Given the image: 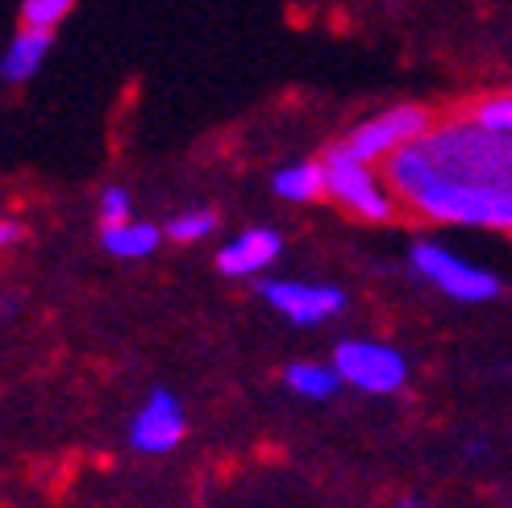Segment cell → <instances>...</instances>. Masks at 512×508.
<instances>
[{
	"label": "cell",
	"instance_id": "obj_12",
	"mask_svg": "<svg viewBox=\"0 0 512 508\" xmlns=\"http://www.w3.org/2000/svg\"><path fill=\"white\" fill-rule=\"evenodd\" d=\"M159 230L146 221H130V225H117V230H105V250L117 254V259H142V254H155L159 246Z\"/></svg>",
	"mask_w": 512,
	"mask_h": 508
},
{
	"label": "cell",
	"instance_id": "obj_6",
	"mask_svg": "<svg viewBox=\"0 0 512 508\" xmlns=\"http://www.w3.org/2000/svg\"><path fill=\"white\" fill-rule=\"evenodd\" d=\"M184 434H188L184 404H179V396L167 388L150 392L130 421V446L138 454H171L179 442H184Z\"/></svg>",
	"mask_w": 512,
	"mask_h": 508
},
{
	"label": "cell",
	"instance_id": "obj_15",
	"mask_svg": "<svg viewBox=\"0 0 512 508\" xmlns=\"http://www.w3.org/2000/svg\"><path fill=\"white\" fill-rule=\"evenodd\" d=\"M217 230V213H204V209H192V213H179L171 225H167V234L175 242H196L204 234H213Z\"/></svg>",
	"mask_w": 512,
	"mask_h": 508
},
{
	"label": "cell",
	"instance_id": "obj_3",
	"mask_svg": "<svg viewBox=\"0 0 512 508\" xmlns=\"http://www.w3.org/2000/svg\"><path fill=\"white\" fill-rule=\"evenodd\" d=\"M321 167H325V196H334L338 205H346L350 213L367 217V221H388L392 217V209H396L392 196L367 163L350 159L342 146H334V150H325Z\"/></svg>",
	"mask_w": 512,
	"mask_h": 508
},
{
	"label": "cell",
	"instance_id": "obj_7",
	"mask_svg": "<svg viewBox=\"0 0 512 508\" xmlns=\"http://www.w3.org/2000/svg\"><path fill=\"white\" fill-rule=\"evenodd\" d=\"M263 300L275 313H284L296 325H321L346 309V296L329 284H296V279H267Z\"/></svg>",
	"mask_w": 512,
	"mask_h": 508
},
{
	"label": "cell",
	"instance_id": "obj_5",
	"mask_svg": "<svg viewBox=\"0 0 512 508\" xmlns=\"http://www.w3.org/2000/svg\"><path fill=\"white\" fill-rule=\"evenodd\" d=\"M413 267L429 279L433 288H442L446 296L463 300V304H483V300H492L500 292V279L492 271L458 259V254L433 246V242H417L413 246Z\"/></svg>",
	"mask_w": 512,
	"mask_h": 508
},
{
	"label": "cell",
	"instance_id": "obj_16",
	"mask_svg": "<svg viewBox=\"0 0 512 508\" xmlns=\"http://www.w3.org/2000/svg\"><path fill=\"white\" fill-rule=\"evenodd\" d=\"M100 221H105V230L130 225V196L121 188H105V196H100Z\"/></svg>",
	"mask_w": 512,
	"mask_h": 508
},
{
	"label": "cell",
	"instance_id": "obj_18",
	"mask_svg": "<svg viewBox=\"0 0 512 508\" xmlns=\"http://www.w3.org/2000/svg\"><path fill=\"white\" fill-rule=\"evenodd\" d=\"M408 508H421V504H408Z\"/></svg>",
	"mask_w": 512,
	"mask_h": 508
},
{
	"label": "cell",
	"instance_id": "obj_13",
	"mask_svg": "<svg viewBox=\"0 0 512 508\" xmlns=\"http://www.w3.org/2000/svg\"><path fill=\"white\" fill-rule=\"evenodd\" d=\"M471 125H479V130H488V134H500V138H512V92L479 100L471 109Z\"/></svg>",
	"mask_w": 512,
	"mask_h": 508
},
{
	"label": "cell",
	"instance_id": "obj_2",
	"mask_svg": "<svg viewBox=\"0 0 512 508\" xmlns=\"http://www.w3.org/2000/svg\"><path fill=\"white\" fill-rule=\"evenodd\" d=\"M334 371H338L342 384L367 392V396H392L408 379V363L396 346L363 342V338H346L334 350Z\"/></svg>",
	"mask_w": 512,
	"mask_h": 508
},
{
	"label": "cell",
	"instance_id": "obj_17",
	"mask_svg": "<svg viewBox=\"0 0 512 508\" xmlns=\"http://www.w3.org/2000/svg\"><path fill=\"white\" fill-rule=\"evenodd\" d=\"M17 238H21V225H13V221L0 217V246H9V242H17Z\"/></svg>",
	"mask_w": 512,
	"mask_h": 508
},
{
	"label": "cell",
	"instance_id": "obj_8",
	"mask_svg": "<svg viewBox=\"0 0 512 508\" xmlns=\"http://www.w3.org/2000/svg\"><path fill=\"white\" fill-rule=\"evenodd\" d=\"M279 234L275 230H246L238 234L234 242H225L221 254H217V267L225 275H259L263 267L275 263V254H279Z\"/></svg>",
	"mask_w": 512,
	"mask_h": 508
},
{
	"label": "cell",
	"instance_id": "obj_10",
	"mask_svg": "<svg viewBox=\"0 0 512 508\" xmlns=\"http://www.w3.org/2000/svg\"><path fill=\"white\" fill-rule=\"evenodd\" d=\"M284 384L300 396V400H329L338 388H342V379L334 367H325V363H292L284 371Z\"/></svg>",
	"mask_w": 512,
	"mask_h": 508
},
{
	"label": "cell",
	"instance_id": "obj_4",
	"mask_svg": "<svg viewBox=\"0 0 512 508\" xmlns=\"http://www.w3.org/2000/svg\"><path fill=\"white\" fill-rule=\"evenodd\" d=\"M425 134H429V113L417 105H400V109H388V113L363 121L342 142V150L358 163H375V159H392L396 150L421 142Z\"/></svg>",
	"mask_w": 512,
	"mask_h": 508
},
{
	"label": "cell",
	"instance_id": "obj_11",
	"mask_svg": "<svg viewBox=\"0 0 512 508\" xmlns=\"http://www.w3.org/2000/svg\"><path fill=\"white\" fill-rule=\"evenodd\" d=\"M275 192L284 200H296V205L317 200V196H325V167L321 163H292L275 175Z\"/></svg>",
	"mask_w": 512,
	"mask_h": 508
},
{
	"label": "cell",
	"instance_id": "obj_9",
	"mask_svg": "<svg viewBox=\"0 0 512 508\" xmlns=\"http://www.w3.org/2000/svg\"><path fill=\"white\" fill-rule=\"evenodd\" d=\"M50 55V34H38V30H21L9 50H5V59H0V75H5L9 84H25L30 75L42 67V59Z\"/></svg>",
	"mask_w": 512,
	"mask_h": 508
},
{
	"label": "cell",
	"instance_id": "obj_1",
	"mask_svg": "<svg viewBox=\"0 0 512 508\" xmlns=\"http://www.w3.org/2000/svg\"><path fill=\"white\" fill-rule=\"evenodd\" d=\"M388 180L421 217L429 221H454V225H492V230H512V188L492 184H467L446 180V175H425L408 167L400 155L388 159Z\"/></svg>",
	"mask_w": 512,
	"mask_h": 508
},
{
	"label": "cell",
	"instance_id": "obj_14",
	"mask_svg": "<svg viewBox=\"0 0 512 508\" xmlns=\"http://www.w3.org/2000/svg\"><path fill=\"white\" fill-rule=\"evenodd\" d=\"M71 9H75V0H25V5H21V21H25V30L50 34Z\"/></svg>",
	"mask_w": 512,
	"mask_h": 508
}]
</instances>
